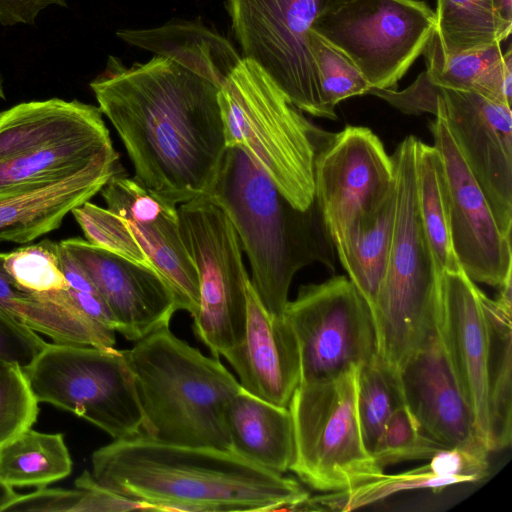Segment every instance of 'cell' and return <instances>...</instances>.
I'll return each instance as SVG.
<instances>
[{
  "mask_svg": "<svg viewBox=\"0 0 512 512\" xmlns=\"http://www.w3.org/2000/svg\"><path fill=\"white\" fill-rule=\"evenodd\" d=\"M90 87L146 190L174 205L210 193L227 149L219 85L156 55L109 56Z\"/></svg>",
  "mask_w": 512,
  "mask_h": 512,
  "instance_id": "cell-1",
  "label": "cell"
},
{
  "mask_svg": "<svg viewBox=\"0 0 512 512\" xmlns=\"http://www.w3.org/2000/svg\"><path fill=\"white\" fill-rule=\"evenodd\" d=\"M93 480L149 511H294L310 495L291 478L229 450L174 445L143 434L91 457Z\"/></svg>",
  "mask_w": 512,
  "mask_h": 512,
  "instance_id": "cell-2",
  "label": "cell"
},
{
  "mask_svg": "<svg viewBox=\"0 0 512 512\" xmlns=\"http://www.w3.org/2000/svg\"><path fill=\"white\" fill-rule=\"evenodd\" d=\"M210 198L230 219L264 307L282 315L294 275L318 262L334 271L336 251L313 201L294 207L240 147H227Z\"/></svg>",
  "mask_w": 512,
  "mask_h": 512,
  "instance_id": "cell-3",
  "label": "cell"
},
{
  "mask_svg": "<svg viewBox=\"0 0 512 512\" xmlns=\"http://www.w3.org/2000/svg\"><path fill=\"white\" fill-rule=\"evenodd\" d=\"M143 413L159 442L230 451L225 410L242 388L217 357L159 329L125 350Z\"/></svg>",
  "mask_w": 512,
  "mask_h": 512,
  "instance_id": "cell-4",
  "label": "cell"
},
{
  "mask_svg": "<svg viewBox=\"0 0 512 512\" xmlns=\"http://www.w3.org/2000/svg\"><path fill=\"white\" fill-rule=\"evenodd\" d=\"M227 147L243 149L296 208L314 201V163L334 133L310 122L266 72L242 57L218 93Z\"/></svg>",
  "mask_w": 512,
  "mask_h": 512,
  "instance_id": "cell-5",
  "label": "cell"
},
{
  "mask_svg": "<svg viewBox=\"0 0 512 512\" xmlns=\"http://www.w3.org/2000/svg\"><path fill=\"white\" fill-rule=\"evenodd\" d=\"M406 137L391 156L395 214L390 254L371 309L377 353L399 370L437 322L442 271L423 229L417 204L415 153Z\"/></svg>",
  "mask_w": 512,
  "mask_h": 512,
  "instance_id": "cell-6",
  "label": "cell"
},
{
  "mask_svg": "<svg viewBox=\"0 0 512 512\" xmlns=\"http://www.w3.org/2000/svg\"><path fill=\"white\" fill-rule=\"evenodd\" d=\"M356 394L357 368L301 383L291 398L294 457L290 470L314 490H347L384 472L364 445Z\"/></svg>",
  "mask_w": 512,
  "mask_h": 512,
  "instance_id": "cell-7",
  "label": "cell"
},
{
  "mask_svg": "<svg viewBox=\"0 0 512 512\" xmlns=\"http://www.w3.org/2000/svg\"><path fill=\"white\" fill-rule=\"evenodd\" d=\"M23 371L38 402L86 419L114 440L142 434L143 413L125 350L47 343Z\"/></svg>",
  "mask_w": 512,
  "mask_h": 512,
  "instance_id": "cell-8",
  "label": "cell"
},
{
  "mask_svg": "<svg viewBox=\"0 0 512 512\" xmlns=\"http://www.w3.org/2000/svg\"><path fill=\"white\" fill-rule=\"evenodd\" d=\"M185 246L199 281V308L193 317L197 337L219 358L243 338L250 280L239 237L228 216L208 195L177 209Z\"/></svg>",
  "mask_w": 512,
  "mask_h": 512,
  "instance_id": "cell-9",
  "label": "cell"
},
{
  "mask_svg": "<svg viewBox=\"0 0 512 512\" xmlns=\"http://www.w3.org/2000/svg\"><path fill=\"white\" fill-rule=\"evenodd\" d=\"M347 0H227L243 57L259 65L298 109L337 119L325 103L310 48L317 18Z\"/></svg>",
  "mask_w": 512,
  "mask_h": 512,
  "instance_id": "cell-10",
  "label": "cell"
},
{
  "mask_svg": "<svg viewBox=\"0 0 512 512\" xmlns=\"http://www.w3.org/2000/svg\"><path fill=\"white\" fill-rule=\"evenodd\" d=\"M435 29V12L421 0H347L310 30L349 58L371 87L395 89Z\"/></svg>",
  "mask_w": 512,
  "mask_h": 512,
  "instance_id": "cell-11",
  "label": "cell"
},
{
  "mask_svg": "<svg viewBox=\"0 0 512 512\" xmlns=\"http://www.w3.org/2000/svg\"><path fill=\"white\" fill-rule=\"evenodd\" d=\"M282 314L298 342L300 384L356 369L377 352L371 309L346 276L301 286Z\"/></svg>",
  "mask_w": 512,
  "mask_h": 512,
  "instance_id": "cell-12",
  "label": "cell"
},
{
  "mask_svg": "<svg viewBox=\"0 0 512 512\" xmlns=\"http://www.w3.org/2000/svg\"><path fill=\"white\" fill-rule=\"evenodd\" d=\"M395 189L394 163L369 128L334 133L314 163V202L334 243Z\"/></svg>",
  "mask_w": 512,
  "mask_h": 512,
  "instance_id": "cell-13",
  "label": "cell"
},
{
  "mask_svg": "<svg viewBox=\"0 0 512 512\" xmlns=\"http://www.w3.org/2000/svg\"><path fill=\"white\" fill-rule=\"evenodd\" d=\"M439 111L499 229L511 237V107L475 92L442 88Z\"/></svg>",
  "mask_w": 512,
  "mask_h": 512,
  "instance_id": "cell-14",
  "label": "cell"
},
{
  "mask_svg": "<svg viewBox=\"0 0 512 512\" xmlns=\"http://www.w3.org/2000/svg\"><path fill=\"white\" fill-rule=\"evenodd\" d=\"M435 117L430 130L446 176L454 253L461 269L473 282L499 288L512 278L511 237L499 229L441 112Z\"/></svg>",
  "mask_w": 512,
  "mask_h": 512,
  "instance_id": "cell-15",
  "label": "cell"
},
{
  "mask_svg": "<svg viewBox=\"0 0 512 512\" xmlns=\"http://www.w3.org/2000/svg\"><path fill=\"white\" fill-rule=\"evenodd\" d=\"M93 282L116 321V331L137 342L168 327L178 310L166 279L152 266L109 252L81 238L59 242Z\"/></svg>",
  "mask_w": 512,
  "mask_h": 512,
  "instance_id": "cell-16",
  "label": "cell"
},
{
  "mask_svg": "<svg viewBox=\"0 0 512 512\" xmlns=\"http://www.w3.org/2000/svg\"><path fill=\"white\" fill-rule=\"evenodd\" d=\"M107 208L119 215L166 279L178 310L194 317L199 308V281L185 246L176 205L152 194L119 168L100 191Z\"/></svg>",
  "mask_w": 512,
  "mask_h": 512,
  "instance_id": "cell-17",
  "label": "cell"
},
{
  "mask_svg": "<svg viewBox=\"0 0 512 512\" xmlns=\"http://www.w3.org/2000/svg\"><path fill=\"white\" fill-rule=\"evenodd\" d=\"M399 376L404 404L426 436L444 448L483 443L476 435L472 410L456 379L437 322L401 366Z\"/></svg>",
  "mask_w": 512,
  "mask_h": 512,
  "instance_id": "cell-18",
  "label": "cell"
},
{
  "mask_svg": "<svg viewBox=\"0 0 512 512\" xmlns=\"http://www.w3.org/2000/svg\"><path fill=\"white\" fill-rule=\"evenodd\" d=\"M246 296L243 338L223 357L235 370L244 391L272 404L288 407L301 382L296 336L283 314H271L264 307L250 280Z\"/></svg>",
  "mask_w": 512,
  "mask_h": 512,
  "instance_id": "cell-19",
  "label": "cell"
},
{
  "mask_svg": "<svg viewBox=\"0 0 512 512\" xmlns=\"http://www.w3.org/2000/svg\"><path fill=\"white\" fill-rule=\"evenodd\" d=\"M480 289L463 272L442 273L437 327L461 391L487 445V328Z\"/></svg>",
  "mask_w": 512,
  "mask_h": 512,
  "instance_id": "cell-20",
  "label": "cell"
},
{
  "mask_svg": "<svg viewBox=\"0 0 512 512\" xmlns=\"http://www.w3.org/2000/svg\"><path fill=\"white\" fill-rule=\"evenodd\" d=\"M105 160L46 187L0 200V242L28 244L56 230L68 213L89 201L119 169Z\"/></svg>",
  "mask_w": 512,
  "mask_h": 512,
  "instance_id": "cell-21",
  "label": "cell"
},
{
  "mask_svg": "<svg viewBox=\"0 0 512 512\" xmlns=\"http://www.w3.org/2000/svg\"><path fill=\"white\" fill-rule=\"evenodd\" d=\"M105 126L99 107L51 98L0 112V162Z\"/></svg>",
  "mask_w": 512,
  "mask_h": 512,
  "instance_id": "cell-22",
  "label": "cell"
},
{
  "mask_svg": "<svg viewBox=\"0 0 512 512\" xmlns=\"http://www.w3.org/2000/svg\"><path fill=\"white\" fill-rule=\"evenodd\" d=\"M225 424L230 451L259 467L284 474L294 457L291 413L241 389L229 401Z\"/></svg>",
  "mask_w": 512,
  "mask_h": 512,
  "instance_id": "cell-23",
  "label": "cell"
},
{
  "mask_svg": "<svg viewBox=\"0 0 512 512\" xmlns=\"http://www.w3.org/2000/svg\"><path fill=\"white\" fill-rule=\"evenodd\" d=\"M105 160H118L106 125L0 162V200L62 181Z\"/></svg>",
  "mask_w": 512,
  "mask_h": 512,
  "instance_id": "cell-24",
  "label": "cell"
},
{
  "mask_svg": "<svg viewBox=\"0 0 512 512\" xmlns=\"http://www.w3.org/2000/svg\"><path fill=\"white\" fill-rule=\"evenodd\" d=\"M124 42L168 57L221 87L242 57L223 36L191 21L117 31Z\"/></svg>",
  "mask_w": 512,
  "mask_h": 512,
  "instance_id": "cell-25",
  "label": "cell"
},
{
  "mask_svg": "<svg viewBox=\"0 0 512 512\" xmlns=\"http://www.w3.org/2000/svg\"><path fill=\"white\" fill-rule=\"evenodd\" d=\"M5 253L0 252L2 313L32 331L50 337L55 343L115 348V331L99 325L77 309L17 288L4 270Z\"/></svg>",
  "mask_w": 512,
  "mask_h": 512,
  "instance_id": "cell-26",
  "label": "cell"
},
{
  "mask_svg": "<svg viewBox=\"0 0 512 512\" xmlns=\"http://www.w3.org/2000/svg\"><path fill=\"white\" fill-rule=\"evenodd\" d=\"M422 54L426 70L436 85L475 92L511 107V47L503 53L500 43H497L481 49L448 54L443 51L435 29Z\"/></svg>",
  "mask_w": 512,
  "mask_h": 512,
  "instance_id": "cell-27",
  "label": "cell"
},
{
  "mask_svg": "<svg viewBox=\"0 0 512 512\" xmlns=\"http://www.w3.org/2000/svg\"><path fill=\"white\" fill-rule=\"evenodd\" d=\"M487 328V445L489 452L512 440V303L480 291Z\"/></svg>",
  "mask_w": 512,
  "mask_h": 512,
  "instance_id": "cell-28",
  "label": "cell"
},
{
  "mask_svg": "<svg viewBox=\"0 0 512 512\" xmlns=\"http://www.w3.org/2000/svg\"><path fill=\"white\" fill-rule=\"evenodd\" d=\"M396 187L372 215L350 227L334 248L348 278L372 309L390 254Z\"/></svg>",
  "mask_w": 512,
  "mask_h": 512,
  "instance_id": "cell-29",
  "label": "cell"
},
{
  "mask_svg": "<svg viewBox=\"0 0 512 512\" xmlns=\"http://www.w3.org/2000/svg\"><path fill=\"white\" fill-rule=\"evenodd\" d=\"M415 181L421 223L439 268L442 272L461 270L451 241L443 162L435 146L419 139L415 153Z\"/></svg>",
  "mask_w": 512,
  "mask_h": 512,
  "instance_id": "cell-30",
  "label": "cell"
},
{
  "mask_svg": "<svg viewBox=\"0 0 512 512\" xmlns=\"http://www.w3.org/2000/svg\"><path fill=\"white\" fill-rule=\"evenodd\" d=\"M71 470L61 433L29 428L0 447V478L12 487H43L67 477Z\"/></svg>",
  "mask_w": 512,
  "mask_h": 512,
  "instance_id": "cell-31",
  "label": "cell"
},
{
  "mask_svg": "<svg viewBox=\"0 0 512 512\" xmlns=\"http://www.w3.org/2000/svg\"><path fill=\"white\" fill-rule=\"evenodd\" d=\"M436 32L452 54L476 50L508 38L512 26L501 18L497 0H437Z\"/></svg>",
  "mask_w": 512,
  "mask_h": 512,
  "instance_id": "cell-32",
  "label": "cell"
},
{
  "mask_svg": "<svg viewBox=\"0 0 512 512\" xmlns=\"http://www.w3.org/2000/svg\"><path fill=\"white\" fill-rule=\"evenodd\" d=\"M356 405L363 442L372 456L387 419L404 405L399 370L377 352L357 368Z\"/></svg>",
  "mask_w": 512,
  "mask_h": 512,
  "instance_id": "cell-33",
  "label": "cell"
},
{
  "mask_svg": "<svg viewBox=\"0 0 512 512\" xmlns=\"http://www.w3.org/2000/svg\"><path fill=\"white\" fill-rule=\"evenodd\" d=\"M456 484L453 479L435 474L426 464L398 474L383 472L370 481L347 490L309 496L297 506L296 511H352L399 492L417 489L441 491Z\"/></svg>",
  "mask_w": 512,
  "mask_h": 512,
  "instance_id": "cell-34",
  "label": "cell"
},
{
  "mask_svg": "<svg viewBox=\"0 0 512 512\" xmlns=\"http://www.w3.org/2000/svg\"><path fill=\"white\" fill-rule=\"evenodd\" d=\"M75 485L76 489L38 487L32 493L18 495L4 512H118L128 507L125 497L99 486L87 471Z\"/></svg>",
  "mask_w": 512,
  "mask_h": 512,
  "instance_id": "cell-35",
  "label": "cell"
},
{
  "mask_svg": "<svg viewBox=\"0 0 512 512\" xmlns=\"http://www.w3.org/2000/svg\"><path fill=\"white\" fill-rule=\"evenodd\" d=\"M3 267L24 292L48 295L69 289L60 267L59 243L50 239L6 252Z\"/></svg>",
  "mask_w": 512,
  "mask_h": 512,
  "instance_id": "cell-36",
  "label": "cell"
},
{
  "mask_svg": "<svg viewBox=\"0 0 512 512\" xmlns=\"http://www.w3.org/2000/svg\"><path fill=\"white\" fill-rule=\"evenodd\" d=\"M444 448L426 436L412 413L404 404L387 419L372 457L384 470L399 462L430 459Z\"/></svg>",
  "mask_w": 512,
  "mask_h": 512,
  "instance_id": "cell-37",
  "label": "cell"
},
{
  "mask_svg": "<svg viewBox=\"0 0 512 512\" xmlns=\"http://www.w3.org/2000/svg\"><path fill=\"white\" fill-rule=\"evenodd\" d=\"M309 38L322 96L331 110L349 97L367 94L371 86L349 58L313 30Z\"/></svg>",
  "mask_w": 512,
  "mask_h": 512,
  "instance_id": "cell-38",
  "label": "cell"
},
{
  "mask_svg": "<svg viewBox=\"0 0 512 512\" xmlns=\"http://www.w3.org/2000/svg\"><path fill=\"white\" fill-rule=\"evenodd\" d=\"M71 213L89 243L136 263L153 267L126 222L116 213L90 201L74 208Z\"/></svg>",
  "mask_w": 512,
  "mask_h": 512,
  "instance_id": "cell-39",
  "label": "cell"
},
{
  "mask_svg": "<svg viewBox=\"0 0 512 512\" xmlns=\"http://www.w3.org/2000/svg\"><path fill=\"white\" fill-rule=\"evenodd\" d=\"M38 412V400L23 369L0 363V447L32 428Z\"/></svg>",
  "mask_w": 512,
  "mask_h": 512,
  "instance_id": "cell-40",
  "label": "cell"
},
{
  "mask_svg": "<svg viewBox=\"0 0 512 512\" xmlns=\"http://www.w3.org/2000/svg\"><path fill=\"white\" fill-rule=\"evenodd\" d=\"M441 91L442 87L436 85L425 70L404 90L371 87L367 94L385 100L404 114L431 113L436 116L439 112Z\"/></svg>",
  "mask_w": 512,
  "mask_h": 512,
  "instance_id": "cell-41",
  "label": "cell"
},
{
  "mask_svg": "<svg viewBox=\"0 0 512 512\" xmlns=\"http://www.w3.org/2000/svg\"><path fill=\"white\" fill-rule=\"evenodd\" d=\"M38 334L0 311V361L26 368L46 346Z\"/></svg>",
  "mask_w": 512,
  "mask_h": 512,
  "instance_id": "cell-42",
  "label": "cell"
},
{
  "mask_svg": "<svg viewBox=\"0 0 512 512\" xmlns=\"http://www.w3.org/2000/svg\"><path fill=\"white\" fill-rule=\"evenodd\" d=\"M50 5L66 6L64 0H0L3 26L34 24L38 14Z\"/></svg>",
  "mask_w": 512,
  "mask_h": 512,
  "instance_id": "cell-43",
  "label": "cell"
},
{
  "mask_svg": "<svg viewBox=\"0 0 512 512\" xmlns=\"http://www.w3.org/2000/svg\"><path fill=\"white\" fill-rule=\"evenodd\" d=\"M67 294L75 308L99 325L116 332V321L100 294L76 291L71 288Z\"/></svg>",
  "mask_w": 512,
  "mask_h": 512,
  "instance_id": "cell-44",
  "label": "cell"
},
{
  "mask_svg": "<svg viewBox=\"0 0 512 512\" xmlns=\"http://www.w3.org/2000/svg\"><path fill=\"white\" fill-rule=\"evenodd\" d=\"M59 256L61 271L69 285V288L76 291L99 294L85 271L60 243Z\"/></svg>",
  "mask_w": 512,
  "mask_h": 512,
  "instance_id": "cell-45",
  "label": "cell"
},
{
  "mask_svg": "<svg viewBox=\"0 0 512 512\" xmlns=\"http://www.w3.org/2000/svg\"><path fill=\"white\" fill-rule=\"evenodd\" d=\"M18 496L13 487L5 483L0 478V512H4L5 508Z\"/></svg>",
  "mask_w": 512,
  "mask_h": 512,
  "instance_id": "cell-46",
  "label": "cell"
},
{
  "mask_svg": "<svg viewBox=\"0 0 512 512\" xmlns=\"http://www.w3.org/2000/svg\"><path fill=\"white\" fill-rule=\"evenodd\" d=\"M497 8L503 21L512 26V0H497Z\"/></svg>",
  "mask_w": 512,
  "mask_h": 512,
  "instance_id": "cell-47",
  "label": "cell"
},
{
  "mask_svg": "<svg viewBox=\"0 0 512 512\" xmlns=\"http://www.w3.org/2000/svg\"><path fill=\"white\" fill-rule=\"evenodd\" d=\"M2 82H3V80H2V77L0 75V98L1 99H5V94H4Z\"/></svg>",
  "mask_w": 512,
  "mask_h": 512,
  "instance_id": "cell-48",
  "label": "cell"
},
{
  "mask_svg": "<svg viewBox=\"0 0 512 512\" xmlns=\"http://www.w3.org/2000/svg\"><path fill=\"white\" fill-rule=\"evenodd\" d=\"M0 363H4V362H1V361H0Z\"/></svg>",
  "mask_w": 512,
  "mask_h": 512,
  "instance_id": "cell-49",
  "label": "cell"
}]
</instances>
